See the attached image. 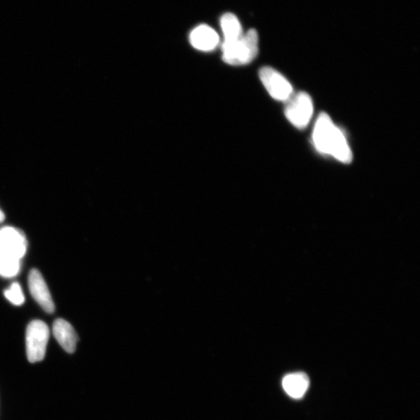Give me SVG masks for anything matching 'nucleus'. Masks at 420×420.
I'll use <instances>...</instances> for the list:
<instances>
[{
	"mask_svg": "<svg viewBox=\"0 0 420 420\" xmlns=\"http://www.w3.org/2000/svg\"><path fill=\"white\" fill-rule=\"evenodd\" d=\"M220 26L223 32L224 44H230L236 42L243 35L242 27L240 21L233 14L226 13L222 16Z\"/></svg>",
	"mask_w": 420,
	"mask_h": 420,
	"instance_id": "11",
	"label": "nucleus"
},
{
	"mask_svg": "<svg viewBox=\"0 0 420 420\" xmlns=\"http://www.w3.org/2000/svg\"><path fill=\"white\" fill-rule=\"evenodd\" d=\"M52 331H54L56 340L63 349L69 353H74L77 347L78 336L73 327L67 320L58 318L52 325Z\"/></svg>",
	"mask_w": 420,
	"mask_h": 420,
	"instance_id": "9",
	"label": "nucleus"
},
{
	"mask_svg": "<svg viewBox=\"0 0 420 420\" xmlns=\"http://www.w3.org/2000/svg\"><path fill=\"white\" fill-rule=\"evenodd\" d=\"M309 378L305 373L297 372L285 376L283 387L285 392L294 399H301L309 388Z\"/></svg>",
	"mask_w": 420,
	"mask_h": 420,
	"instance_id": "10",
	"label": "nucleus"
},
{
	"mask_svg": "<svg viewBox=\"0 0 420 420\" xmlns=\"http://www.w3.org/2000/svg\"><path fill=\"white\" fill-rule=\"evenodd\" d=\"M28 287L33 299L42 307L46 313L55 312V305L45 279L40 272L33 268L29 273Z\"/></svg>",
	"mask_w": 420,
	"mask_h": 420,
	"instance_id": "7",
	"label": "nucleus"
},
{
	"mask_svg": "<svg viewBox=\"0 0 420 420\" xmlns=\"http://www.w3.org/2000/svg\"><path fill=\"white\" fill-rule=\"evenodd\" d=\"M224 61L232 66H242L252 62L259 54V34L250 29L236 42L222 44Z\"/></svg>",
	"mask_w": 420,
	"mask_h": 420,
	"instance_id": "3",
	"label": "nucleus"
},
{
	"mask_svg": "<svg viewBox=\"0 0 420 420\" xmlns=\"http://www.w3.org/2000/svg\"><path fill=\"white\" fill-rule=\"evenodd\" d=\"M49 338V327L43 320H34L28 325L26 348L27 359L31 363H37L44 359Z\"/></svg>",
	"mask_w": 420,
	"mask_h": 420,
	"instance_id": "4",
	"label": "nucleus"
},
{
	"mask_svg": "<svg viewBox=\"0 0 420 420\" xmlns=\"http://www.w3.org/2000/svg\"><path fill=\"white\" fill-rule=\"evenodd\" d=\"M284 113L292 125L300 130L305 128L312 119L314 104L308 93L300 92L287 102Z\"/></svg>",
	"mask_w": 420,
	"mask_h": 420,
	"instance_id": "5",
	"label": "nucleus"
},
{
	"mask_svg": "<svg viewBox=\"0 0 420 420\" xmlns=\"http://www.w3.org/2000/svg\"><path fill=\"white\" fill-rule=\"evenodd\" d=\"M312 141L320 154L331 156L342 163L353 161V153L345 134L329 115L322 113L315 122Z\"/></svg>",
	"mask_w": 420,
	"mask_h": 420,
	"instance_id": "1",
	"label": "nucleus"
},
{
	"mask_svg": "<svg viewBox=\"0 0 420 420\" xmlns=\"http://www.w3.org/2000/svg\"><path fill=\"white\" fill-rule=\"evenodd\" d=\"M4 220H5V214L3 210L1 209V208H0V224L3 223Z\"/></svg>",
	"mask_w": 420,
	"mask_h": 420,
	"instance_id": "13",
	"label": "nucleus"
},
{
	"mask_svg": "<svg viewBox=\"0 0 420 420\" xmlns=\"http://www.w3.org/2000/svg\"><path fill=\"white\" fill-rule=\"evenodd\" d=\"M4 295L14 305L21 306L25 303V296L19 283L12 284L10 288L4 291Z\"/></svg>",
	"mask_w": 420,
	"mask_h": 420,
	"instance_id": "12",
	"label": "nucleus"
},
{
	"mask_svg": "<svg viewBox=\"0 0 420 420\" xmlns=\"http://www.w3.org/2000/svg\"><path fill=\"white\" fill-rule=\"evenodd\" d=\"M189 39L195 49L203 51L214 50L220 43L218 34L207 25L196 27L191 32Z\"/></svg>",
	"mask_w": 420,
	"mask_h": 420,
	"instance_id": "8",
	"label": "nucleus"
},
{
	"mask_svg": "<svg viewBox=\"0 0 420 420\" xmlns=\"http://www.w3.org/2000/svg\"><path fill=\"white\" fill-rule=\"evenodd\" d=\"M27 242L25 233L12 226L0 229V276L13 277L19 272Z\"/></svg>",
	"mask_w": 420,
	"mask_h": 420,
	"instance_id": "2",
	"label": "nucleus"
},
{
	"mask_svg": "<svg viewBox=\"0 0 420 420\" xmlns=\"http://www.w3.org/2000/svg\"><path fill=\"white\" fill-rule=\"evenodd\" d=\"M259 78L268 93L275 100L287 102L293 96V86L277 70L268 67L261 68Z\"/></svg>",
	"mask_w": 420,
	"mask_h": 420,
	"instance_id": "6",
	"label": "nucleus"
}]
</instances>
